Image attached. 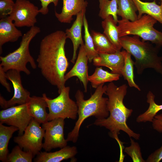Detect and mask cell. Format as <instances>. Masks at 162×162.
Instances as JSON below:
<instances>
[{"label":"cell","mask_w":162,"mask_h":162,"mask_svg":"<svg viewBox=\"0 0 162 162\" xmlns=\"http://www.w3.org/2000/svg\"><path fill=\"white\" fill-rule=\"evenodd\" d=\"M147 102L149 104L147 110L144 112L139 115L136 121L138 123L152 122L154 116L160 111L162 110V104H157L155 102V95L151 91L147 95Z\"/></svg>","instance_id":"25"},{"label":"cell","mask_w":162,"mask_h":162,"mask_svg":"<svg viewBox=\"0 0 162 162\" xmlns=\"http://www.w3.org/2000/svg\"><path fill=\"white\" fill-rule=\"evenodd\" d=\"M121 52L124 59V65L121 71V75L127 81L130 87H134L140 91V87L134 81V62L131 58V55L125 50Z\"/></svg>","instance_id":"26"},{"label":"cell","mask_w":162,"mask_h":162,"mask_svg":"<svg viewBox=\"0 0 162 162\" xmlns=\"http://www.w3.org/2000/svg\"><path fill=\"white\" fill-rule=\"evenodd\" d=\"M93 65L108 68L111 73L121 75V71L124 63V56L120 50L113 53H99L93 60Z\"/></svg>","instance_id":"14"},{"label":"cell","mask_w":162,"mask_h":162,"mask_svg":"<svg viewBox=\"0 0 162 162\" xmlns=\"http://www.w3.org/2000/svg\"><path fill=\"white\" fill-rule=\"evenodd\" d=\"M83 26L84 31L85 48L88 61L89 62H91L95 58L98 56V54L95 49L93 39L89 31L88 22L85 14L83 18Z\"/></svg>","instance_id":"29"},{"label":"cell","mask_w":162,"mask_h":162,"mask_svg":"<svg viewBox=\"0 0 162 162\" xmlns=\"http://www.w3.org/2000/svg\"><path fill=\"white\" fill-rule=\"evenodd\" d=\"M26 104L29 114L37 122L43 124L48 121L47 104L42 96L30 97Z\"/></svg>","instance_id":"19"},{"label":"cell","mask_w":162,"mask_h":162,"mask_svg":"<svg viewBox=\"0 0 162 162\" xmlns=\"http://www.w3.org/2000/svg\"><path fill=\"white\" fill-rule=\"evenodd\" d=\"M99 16L104 20L111 15L117 24L118 20L117 16L118 0H99Z\"/></svg>","instance_id":"28"},{"label":"cell","mask_w":162,"mask_h":162,"mask_svg":"<svg viewBox=\"0 0 162 162\" xmlns=\"http://www.w3.org/2000/svg\"><path fill=\"white\" fill-rule=\"evenodd\" d=\"M118 15L122 19L134 21L138 19L137 9L132 0H118Z\"/></svg>","instance_id":"27"},{"label":"cell","mask_w":162,"mask_h":162,"mask_svg":"<svg viewBox=\"0 0 162 162\" xmlns=\"http://www.w3.org/2000/svg\"><path fill=\"white\" fill-rule=\"evenodd\" d=\"M153 129L158 133H162V114H157L152 122Z\"/></svg>","instance_id":"35"},{"label":"cell","mask_w":162,"mask_h":162,"mask_svg":"<svg viewBox=\"0 0 162 162\" xmlns=\"http://www.w3.org/2000/svg\"><path fill=\"white\" fill-rule=\"evenodd\" d=\"M65 32L57 30L46 35L41 40L36 61L41 74L58 89V94L65 86L64 76L69 65L65 45Z\"/></svg>","instance_id":"1"},{"label":"cell","mask_w":162,"mask_h":162,"mask_svg":"<svg viewBox=\"0 0 162 162\" xmlns=\"http://www.w3.org/2000/svg\"><path fill=\"white\" fill-rule=\"evenodd\" d=\"M162 160V145L151 154L146 160V162H159Z\"/></svg>","instance_id":"33"},{"label":"cell","mask_w":162,"mask_h":162,"mask_svg":"<svg viewBox=\"0 0 162 162\" xmlns=\"http://www.w3.org/2000/svg\"><path fill=\"white\" fill-rule=\"evenodd\" d=\"M137 9L138 19L143 14L148 15L162 24V1L160 5L155 0L152 2H143L140 0H132Z\"/></svg>","instance_id":"20"},{"label":"cell","mask_w":162,"mask_h":162,"mask_svg":"<svg viewBox=\"0 0 162 162\" xmlns=\"http://www.w3.org/2000/svg\"><path fill=\"white\" fill-rule=\"evenodd\" d=\"M160 0L161 1H162V0Z\"/></svg>","instance_id":"37"},{"label":"cell","mask_w":162,"mask_h":162,"mask_svg":"<svg viewBox=\"0 0 162 162\" xmlns=\"http://www.w3.org/2000/svg\"><path fill=\"white\" fill-rule=\"evenodd\" d=\"M111 15L109 16L102 22L104 34L117 50L122 48L121 44L118 26Z\"/></svg>","instance_id":"21"},{"label":"cell","mask_w":162,"mask_h":162,"mask_svg":"<svg viewBox=\"0 0 162 162\" xmlns=\"http://www.w3.org/2000/svg\"><path fill=\"white\" fill-rule=\"evenodd\" d=\"M121 45L135 59L134 65L138 74L145 69L152 68L162 75V57L158 53L160 47L154 46L142 40L138 36H124L120 38Z\"/></svg>","instance_id":"4"},{"label":"cell","mask_w":162,"mask_h":162,"mask_svg":"<svg viewBox=\"0 0 162 162\" xmlns=\"http://www.w3.org/2000/svg\"><path fill=\"white\" fill-rule=\"evenodd\" d=\"M34 156L31 151H23L17 145L8 154L6 162H32Z\"/></svg>","instance_id":"30"},{"label":"cell","mask_w":162,"mask_h":162,"mask_svg":"<svg viewBox=\"0 0 162 162\" xmlns=\"http://www.w3.org/2000/svg\"><path fill=\"white\" fill-rule=\"evenodd\" d=\"M107 86L103 83L96 89L94 93L87 100H85L83 92L78 90L75 97L78 106V118L73 129L68 134L66 140L68 142H76L79 136L81 125L84 121L91 116L97 119H102L108 117L109 112L107 108L108 98L103 97L106 90Z\"/></svg>","instance_id":"3"},{"label":"cell","mask_w":162,"mask_h":162,"mask_svg":"<svg viewBox=\"0 0 162 162\" xmlns=\"http://www.w3.org/2000/svg\"><path fill=\"white\" fill-rule=\"evenodd\" d=\"M32 118L29 113L26 103L0 111V123L17 128L19 135L23 134Z\"/></svg>","instance_id":"11"},{"label":"cell","mask_w":162,"mask_h":162,"mask_svg":"<svg viewBox=\"0 0 162 162\" xmlns=\"http://www.w3.org/2000/svg\"><path fill=\"white\" fill-rule=\"evenodd\" d=\"M70 87L65 86L59 95L53 99L47 97L45 93L42 94L49 109L48 121L59 118L73 120L76 118L78 106L76 102L70 98Z\"/></svg>","instance_id":"7"},{"label":"cell","mask_w":162,"mask_h":162,"mask_svg":"<svg viewBox=\"0 0 162 162\" xmlns=\"http://www.w3.org/2000/svg\"><path fill=\"white\" fill-rule=\"evenodd\" d=\"M86 9H84L76 16V19L70 28L65 30L67 38L72 41L73 47V52L70 61L74 63L77 57V51L80 46L84 44L82 40V30L83 26V18Z\"/></svg>","instance_id":"16"},{"label":"cell","mask_w":162,"mask_h":162,"mask_svg":"<svg viewBox=\"0 0 162 162\" xmlns=\"http://www.w3.org/2000/svg\"><path fill=\"white\" fill-rule=\"evenodd\" d=\"M0 52H2V46L8 42L17 41L22 36L21 32L18 29L9 16L0 18Z\"/></svg>","instance_id":"17"},{"label":"cell","mask_w":162,"mask_h":162,"mask_svg":"<svg viewBox=\"0 0 162 162\" xmlns=\"http://www.w3.org/2000/svg\"><path fill=\"white\" fill-rule=\"evenodd\" d=\"M121 76L119 74L109 72L100 67H97L93 74L88 76V79L92 87L96 88L102 84L117 81Z\"/></svg>","instance_id":"23"},{"label":"cell","mask_w":162,"mask_h":162,"mask_svg":"<svg viewBox=\"0 0 162 162\" xmlns=\"http://www.w3.org/2000/svg\"><path fill=\"white\" fill-rule=\"evenodd\" d=\"M14 3L13 0H0V18L8 16L10 14Z\"/></svg>","instance_id":"32"},{"label":"cell","mask_w":162,"mask_h":162,"mask_svg":"<svg viewBox=\"0 0 162 162\" xmlns=\"http://www.w3.org/2000/svg\"><path fill=\"white\" fill-rule=\"evenodd\" d=\"M40 32V28L38 26L31 27L22 36L20 46L17 49L4 56H0V66L5 72L14 70L29 75L31 72L26 67L28 63L30 64L33 69L36 68V63L30 52L29 46L32 39Z\"/></svg>","instance_id":"5"},{"label":"cell","mask_w":162,"mask_h":162,"mask_svg":"<svg viewBox=\"0 0 162 162\" xmlns=\"http://www.w3.org/2000/svg\"><path fill=\"white\" fill-rule=\"evenodd\" d=\"M91 35L95 49L98 54L113 53L118 50L104 34L92 30Z\"/></svg>","instance_id":"24"},{"label":"cell","mask_w":162,"mask_h":162,"mask_svg":"<svg viewBox=\"0 0 162 162\" xmlns=\"http://www.w3.org/2000/svg\"><path fill=\"white\" fill-rule=\"evenodd\" d=\"M64 120L57 118L42 124L45 130L43 148L45 151L50 152L53 149L61 148L67 146L68 142L64 137Z\"/></svg>","instance_id":"9"},{"label":"cell","mask_w":162,"mask_h":162,"mask_svg":"<svg viewBox=\"0 0 162 162\" xmlns=\"http://www.w3.org/2000/svg\"><path fill=\"white\" fill-rule=\"evenodd\" d=\"M0 123V160L2 162L6 161L9 154L8 149L9 140L13 134L19 130L14 126H5Z\"/></svg>","instance_id":"22"},{"label":"cell","mask_w":162,"mask_h":162,"mask_svg":"<svg viewBox=\"0 0 162 162\" xmlns=\"http://www.w3.org/2000/svg\"><path fill=\"white\" fill-rule=\"evenodd\" d=\"M157 22L155 19L146 14L134 21L122 19L118 20L119 36L137 35L142 40L150 41L160 47L162 46V32L154 27Z\"/></svg>","instance_id":"6"},{"label":"cell","mask_w":162,"mask_h":162,"mask_svg":"<svg viewBox=\"0 0 162 162\" xmlns=\"http://www.w3.org/2000/svg\"><path fill=\"white\" fill-rule=\"evenodd\" d=\"M39 13L38 8L28 0H16L9 15L16 27L34 26Z\"/></svg>","instance_id":"10"},{"label":"cell","mask_w":162,"mask_h":162,"mask_svg":"<svg viewBox=\"0 0 162 162\" xmlns=\"http://www.w3.org/2000/svg\"><path fill=\"white\" fill-rule=\"evenodd\" d=\"M40 124L32 118L23 134L14 137V141L22 149L31 151L34 156L43 148L45 130Z\"/></svg>","instance_id":"8"},{"label":"cell","mask_w":162,"mask_h":162,"mask_svg":"<svg viewBox=\"0 0 162 162\" xmlns=\"http://www.w3.org/2000/svg\"><path fill=\"white\" fill-rule=\"evenodd\" d=\"M6 72L4 70L2 67L0 66V82L3 86L9 92H10V85L7 81Z\"/></svg>","instance_id":"36"},{"label":"cell","mask_w":162,"mask_h":162,"mask_svg":"<svg viewBox=\"0 0 162 162\" xmlns=\"http://www.w3.org/2000/svg\"><path fill=\"white\" fill-rule=\"evenodd\" d=\"M8 80L12 83L14 88V94L9 100H7L0 96V105L4 109L18 105L26 104L30 97V93L23 86L20 72L14 70H10L6 72Z\"/></svg>","instance_id":"12"},{"label":"cell","mask_w":162,"mask_h":162,"mask_svg":"<svg viewBox=\"0 0 162 162\" xmlns=\"http://www.w3.org/2000/svg\"><path fill=\"white\" fill-rule=\"evenodd\" d=\"M88 59L84 44L80 46L78 56L74 65L65 74L64 76L66 81L73 77H77L82 83L85 92H87V85L88 82Z\"/></svg>","instance_id":"13"},{"label":"cell","mask_w":162,"mask_h":162,"mask_svg":"<svg viewBox=\"0 0 162 162\" xmlns=\"http://www.w3.org/2000/svg\"><path fill=\"white\" fill-rule=\"evenodd\" d=\"M128 86L126 84L118 86L112 82L107 85L105 93L108 97L107 108L109 115L107 118L97 119L93 124L104 127L110 130L109 135L120 142L118 135L120 131L125 132L130 138L140 139V134L132 130L128 126L127 121L133 110L124 105L123 100L127 94Z\"/></svg>","instance_id":"2"},{"label":"cell","mask_w":162,"mask_h":162,"mask_svg":"<svg viewBox=\"0 0 162 162\" xmlns=\"http://www.w3.org/2000/svg\"><path fill=\"white\" fill-rule=\"evenodd\" d=\"M41 2V7L39 9V13L43 15L47 14L49 12L48 6L51 3L56 6L59 0H39Z\"/></svg>","instance_id":"34"},{"label":"cell","mask_w":162,"mask_h":162,"mask_svg":"<svg viewBox=\"0 0 162 162\" xmlns=\"http://www.w3.org/2000/svg\"><path fill=\"white\" fill-rule=\"evenodd\" d=\"M63 6L60 13L55 12V16L62 23H70L73 16L77 15L82 11L86 9L88 2L86 0H62Z\"/></svg>","instance_id":"15"},{"label":"cell","mask_w":162,"mask_h":162,"mask_svg":"<svg viewBox=\"0 0 162 162\" xmlns=\"http://www.w3.org/2000/svg\"><path fill=\"white\" fill-rule=\"evenodd\" d=\"M77 153L75 146H66L58 151L48 152H40L34 159L36 162H60L73 158Z\"/></svg>","instance_id":"18"},{"label":"cell","mask_w":162,"mask_h":162,"mask_svg":"<svg viewBox=\"0 0 162 162\" xmlns=\"http://www.w3.org/2000/svg\"><path fill=\"white\" fill-rule=\"evenodd\" d=\"M130 138V145L125 147L124 152L130 157L133 162H146L142 157L139 144L131 138Z\"/></svg>","instance_id":"31"}]
</instances>
